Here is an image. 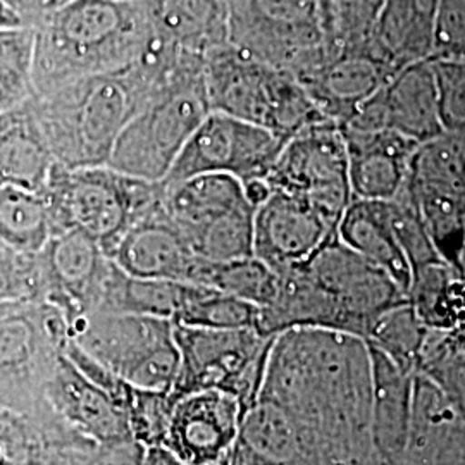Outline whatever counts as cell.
<instances>
[{"label": "cell", "instance_id": "obj_1", "mask_svg": "<svg viewBox=\"0 0 465 465\" xmlns=\"http://www.w3.org/2000/svg\"><path fill=\"white\" fill-rule=\"evenodd\" d=\"M184 55L155 36L134 66L78 78L34 95L30 107L55 164L107 166L121 132Z\"/></svg>", "mask_w": 465, "mask_h": 465}, {"label": "cell", "instance_id": "obj_2", "mask_svg": "<svg viewBox=\"0 0 465 465\" xmlns=\"http://www.w3.org/2000/svg\"><path fill=\"white\" fill-rule=\"evenodd\" d=\"M35 32V95L134 66L155 40L143 2L130 0H71Z\"/></svg>", "mask_w": 465, "mask_h": 465}, {"label": "cell", "instance_id": "obj_3", "mask_svg": "<svg viewBox=\"0 0 465 465\" xmlns=\"http://www.w3.org/2000/svg\"><path fill=\"white\" fill-rule=\"evenodd\" d=\"M202 55H188L121 132L107 166L159 183L209 116Z\"/></svg>", "mask_w": 465, "mask_h": 465}, {"label": "cell", "instance_id": "obj_4", "mask_svg": "<svg viewBox=\"0 0 465 465\" xmlns=\"http://www.w3.org/2000/svg\"><path fill=\"white\" fill-rule=\"evenodd\" d=\"M203 78L211 113L247 121L284 142L330 121L292 73L253 59L232 44L205 54Z\"/></svg>", "mask_w": 465, "mask_h": 465}, {"label": "cell", "instance_id": "obj_5", "mask_svg": "<svg viewBox=\"0 0 465 465\" xmlns=\"http://www.w3.org/2000/svg\"><path fill=\"white\" fill-rule=\"evenodd\" d=\"M42 195L54 234L84 232L111 257L124 232L161 199V182H145L109 166L54 164Z\"/></svg>", "mask_w": 465, "mask_h": 465}, {"label": "cell", "instance_id": "obj_6", "mask_svg": "<svg viewBox=\"0 0 465 465\" xmlns=\"http://www.w3.org/2000/svg\"><path fill=\"white\" fill-rule=\"evenodd\" d=\"M161 205L202 259L223 262L253 255L257 205L232 174L205 173L176 183L161 182Z\"/></svg>", "mask_w": 465, "mask_h": 465}, {"label": "cell", "instance_id": "obj_7", "mask_svg": "<svg viewBox=\"0 0 465 465\" xmlns=\"http://www.w3.org/2000/svg\"><path fill=\"white\" fill-rule=\"evenodd\" d=\"M71 340L134 388L171 393L180 372L174 321L94 312L69 326Z\"/></svg>", "mask_w": 465, "mask_h": 465}, {"label": "cell", "instance_id": "obj_8", "mask_svg": "<svg viewBox=\"0 0 465 465\" xmlns=\"http://www.w3.org/2000/svg\"><path fill=\"white\" fill-rule=\"evenodd\" d=\"M64 316L44 300H28L0 321V407L36 419H59L45 400V384L67 340Z\"/></svg>", "mask_w": 465, "mask_h": 465}, {"label": "cell", "instance_id": "obj_9", "mask_svg": "<svg viewBox=\"0 0 465 465\" xmlns=\"http://www.w3.org/2000/svg\"><path fill=\"white\" fill-rule=\"evenodd\" d=\"M180 372L171 397L217 390L232 395L247 411L259 399L274 336L255 328L216 330L174 322Z\"/></svg>", "mask_w": 465, "mask_h": 465}, {"label": "cell", "instance_id": "obj_10", "mask_svg": "<svg viewBox=\"0 0 465 465\" xmlns=\"http://www.w3.org/2000/svg\"><path fill=\"white\" fill-rule=\"evenodd\" d=\"M228 42L295 78L326 61L322 0H230Z\"/></svg>", "mask_w": 465, "mask_h": 465}, {"label": "cell", "instance_id": "obj_11", "mask_svg": "<svg viewBox=\"0 0 465 465\" xmlns=\"http://www.w3.org/2000/svg\"><path fill=\"white\" fill-rule=\"evenodd\" d=\"M266 183L309 202L338 230L353 200L349 153L338 124L324 121L292 136L267 173Z\"/></svg>", "mask_w": 465, "mask_h": 465}, {"label": "cell", "instance_id": "obj_12", "mask_svg": "<svg viewBox=\"0 0 465 465\" xmlns=\"http://www.w3.org/2000/svg\"><path fill=\"white\" fill-rule=\"evenodd\" d=\"M407 184L441 257L457 269L465 232V134L450 132L419 143Z\"/></svg>", "mask_w": 465, "mask_h": 465}, {"label": "cell", "instance_id": "obj_13", "mask_svg": "<svg viewBox=\"0 0 465 465\" xmlns=\"http://www.w3.org/2000/svg\"><path fill=\"white\" fill-rule=\"evenodd\" d=\"M284 143L280 136L261 126L209 113L163 182L176 183L205 173L232 174L242 183L266 180Z\"/></svg>", "mask_w": 465, "mask_h": 465}, {"label": "cell", "instance_id": "obj_14", "mask_svg": "<svg viewBox=\"0 0 465 465\" xmlns=\"http://www.w3.org/2000/svg\"><path fill=\"white\" fill-rule=\"evenodd\" d=\"M299 266L338 303L345 319V331L364 340L376 317L407 302L397 282L350 249L338 232Z\"/></svg>", "mask_w": 465, "mask_h": 465}, {"label": "cell", "instance_id": "obj_15", "mask_svg": "<svg viewBox=\"0 0 465 465\" xmlns=\"http://www.w3.org/2000/svg\"><path fill=\"white\" fill-rule=\"evenodd\" d=\"M42 300L55 307L69 326L97 312L113 259L84 232H55L36 252Z\"/></svg>", "mask_w": 465, "mask_h": 465}, {"label": "cell", "instance_id": "obj_16", "mask_svg": "<svg viewBox=\"0 0 465 465\" xmlns=\"http://www.w3.org/2000/svg\"><path fill=\"white\" fill-rule=\"evenodd\" d=\"M243 414L238 400L217 390L193 391L174 399L164 447L184 465L228 462Z\"/></svg>", "mask_w": 465, "mask_h": 465}, {"label": "cell", "instance_id": "obj_17", "mask_svg": "<svg viewBox=\"0 0 465 465\" xmlns=\"http://www.w3.org/2000/svg\"><path fill=\"white\" fill-rule=\"evenodd\" d=\"M336 232L309 202L269 188L255 211L253 255L280 274L305 262Z\"/></svg>", "mask_w": 465, "mask_h": 465}, {"label": "cell", "instance_id": "obj_18", "mask_svg": "<svg viewBox=\"0 0 465 465\" xmlns=\"http://www.w3.org/2000/svg\"><path fill=\"white\" fill-rule=\"evenodd\" d=\"M111 259L130 276L195 284L202 257L193 253L159 199L124 232Z\"/></svg>", "mask_w": 465, "mask_h": 465}, {"label": "cell", "instance_id": "obj_19", "mask_svg": "<svg viewBox=\"0 0 465 465\" xmlns=\"http://www.w3.org/2000/svg\"><path fill=\"white\" fill-rule=\"evenodd\" d=\"M45 400L67 428L84 438L97 443L134 440L126 411L84 376L64 351L45 384Z\"/></svg>", "mask_w": 465, "mask_h": 465}, {"label": "cell", "instance_id": "obj_20", "mask_svg": "<svg viewBox=\"0 0 465 465\" xmlns=\"http://www.w3.org/2000/svg\"><path fill=\"white\" fill-rule=\"evenodd\" d=\"M371 355V438L381 465H403L411 432L416 374L384 351Z\"/></svg>", "mask_w": 465, "mask_h": 465}, {"label": "cell", "instance_id": "obj_21", "mask_svg": "<svg viewBox=\"0 0 465 465\" xmlns=\"http://www.w3.org/2000/svg\"><path fill=\"white\" fill-rule=\"evenodd\" d=\"M395 74L369 54H340L299 76L321 114L341 124Z\"/></svg>", "mask_w": 465, "mask_h": 465}, {"label": "cell", "instance_id": "obj_22", "mask_svg": "<svg viewBox=\"0 0 465 465\" xmlns=\"http://www.w3.org/2000/svg\"><path fill=\"white\" fill-rule=\"evenodd\" d=\"M353 199L390 200L407 182L419 143L391 130L343 132Z\"/></svg>", "mask_w": 465, "mask_h": 465}, {"label": "cell", "instance_id": "obj_23", "mask_svg": "<svg viewBox=\"0 0 465 465\" xmlns=\"http://www.w3.org/2000/svg\"><path fill=\"white\" fill-rule=\"evenodd\" d=\"M378 94L386 130L414 143H424L445 132L431 57L401 67Z\"/></svg>", "mask_w": 465, "mask_h": 465}, {"label": "cell", "instance_id": "obj_24", "mask_svg": "<svg viewBox=\"0 0 465 465\" xmlns=\"http://www.w3.org/2000/svg\"><path fill=\"white\" fill-rule=\"evenodd\" d=\"M155 36L173 49L203 55L228 42L230 0H143Z\"/></svg>", "mask_w": 465, "mask_h": 465}, {"label": "cell", "instance_id": "obj_25", "mask_svg": "<svg viewBox=\"0 0 465 465\" xmlns=\"http://www.w3.org/2000/svg\"><path fill=\"white\" fill-rule=\"evenodd\" d=\"M440 0H386L367 54L397 74L401 67L430 59Z\"/></svg>", "mask_w": 465, "mask_h": 465}, {"label": "cell", "instance_id": "obj_26", "mask_svg": "<svg viewBox=\"0 0 465 465\" xmlns=\"http://www.w3.org/2000/svg\"><path fill=\"white\" fill-rule=\"evenodd\" d=\"M55 159L42 134L30 100L0 113V184L42 193Z\"/></svg>", "mask_w": 465, "mask_h": 465}, {"label": "cell", "instance_id": "obj_27", "mask_svg": "<svg viewBox=\"0 0 465 465\" xmlns=\"http://www.w3.org/2000/svg\"><path fill=\"white\" fill-rule=\"evenodd\" d=\"M338 236L350 249L388 272L407 295L412 271L400 247L386 200H351L340 221Z\"/></svg>", "mask_w": 465, "mask_h": 465}, {"label": "cell", "instance_id": "obj_28", "mask_svg": "<svg viewBox=\"0 0 465 465\" xmlns=\"http://www.w3.org/2000/svg\"><path fill=\"white\" fill-rule=\"evenodd\" d=\"M205 286L193 282L136 278L114 264L97 312L164 317L174 321Z\"/></svg>", "mask_w": 465, "mask_h": 465}, {"label": "cell", "instance_id": "obj_29", "mask_svg": "<svg viewBox=\"0 0 465 465\" xmlns=\"http://www.w3.org/2000/svg\"><path fill=\"white\" fill-rule=\"evenodd\" d=\"M407 300L430 330L465 328V278L447 261L412 271Z\"/></svg>", "mask_w": 465, "mask_h": 465}, {"label": "cell", "instance_id": "obj_30", "mask_svg": "<svg viewBox=\"0 0 465 465\" xmlns=\"http://www.w3.org/2000/svg\"><path fill=\"white\" fill-rule=\"evenodd\" d=\"M80 440L84 436L67 428L61 419L45 420L0 407L4 465H49L57 450Z\"/></svg>", "mask_w": 465, "mask_h": 465}, {"label": "cell", "instance_id": "obj_31", "mask_svg": "<svg viewBox=\"0 0 465 465\" xmlns=\"http://www.w3.org/2000/svg\"><path fill=\"white\" fill-rule=\"evenodd\" d=\"M54 236L47 200L26 188L0 184V243L36 253Z\"/></svg>", "mask_w": 465, "mask_h": 465}, {"label": "cell", "instance_id": "obj_32", "mask_svg": "<svg viewBox=\"0 0 465 465\" xmlns=\"http://www.w3.org/2000/svg\"><path fill=\"white\" fill-rule=\"evenodd\" d=\"M195 284L213 288L264 309L276 299L278 274L255 255L223 262L200 259Z\"/></svg>", "mask_w": 465, "mask_h": 465}, {"label": "cell", "instance_id": "obj_33", "mask_svg": "<svg viewBox=\"0 0 465 465\" xmlns=\"http://www.w3.org/2000/svg\"><path fill=\"white\" fill-rule=\"evenodd\" d=\"M386 0H322L326 59L366 54Z\"/></svg>", "mask_w": 465, "mask_h": 465}, {"label": "cell", "instance_id": "obj_34", "mask_svg": "<svg viewBox=\"0 0 465 465\" xmlns=\"http://www.w3.org/2000/svg\"><path fill=\"white\" fill-rule=\"evenodd\" d=\"M35 44L34 26L0 30V113L34 97Z\"/></svg>", "mask_w": 465, "mask_h": 465}, {"label": "cell", "instance_id": "obj_35", "mask_svg": "<svg viewBox=\"0 0 465 465\" xmlns=\"http://www.w3.org/2000/svg\"><path fill=\"white\" fill-rule=\"evenodd\" d=\"M428 330L407 300L372 321L366 341L384 351L399 366L417 374V362Z\"/></svg>", "mask_w": 465, "mask_h": 465}, {"label": "cell", "instance_id": "obj_36", "mask_svg": "<svg viewBox=\"0 0 465 465\" xmlns=\"http://www.w3.org/2000/svg\"><path fill=\"white\" fill-rule=\"evenodd\" d=\"M174 322L216 330H257L259 307L205 286L178 314Z\"/></svg>", "mask_w": 465, "mask_h": 465}, {"label": "cell", "instance_id": "obj_37", "mask_svg": "<svg viewBox=\"0 0 465 465\" xmlns=\"http://www.w3.org/2000/svg\"><path fill=\"white\" fill-rule=\"evenodd\" d=\"M386 202L393 230L399 238L400 247L407 257L411 271L445 261L432 242L431 234L420 217L416 200L412 197L407 182L393 199Z\"/></svg>", "mask_w": 465, "mask_h": 465}, {"label": "cell", "instance_id": "obj_38", "mask_svg": "<svg viewBox=\"0 0 465 465\" xmlns=\"http://www.w3.org/2000/svg\"><path fill=\"white\" fill-rule=\"evenodd\" d=\"M173 411L171 393L130 388L126 416L132 438L143 449L164 445Z\"/></svg>", "mask_w": 465, "mask_h": 465}, {"label": "cell", "instance_id": "obj_39", "mask_svg": "<svg viewBox=\"0 0 465 465\" xmlns=\"http://www.w3.org/2000/svg\"><path fill=\"white\" fill-rule=\"evenodd\" d=\"M0 300H42L36 253H23L0 243Z\"/></svg>", "mask_w": 465, "mask_h": 465}, {"label": "cell", "instance_id": "obj_40", "mask_svg": "<svg viewBox=\"0 0 465 465\" xmlns=\"http://www.w3.org/2000/svg\"><path fill=\"white\" fill-rule=\"evenodd\" d=\"M143 451L134 440L116 443L82 440L59 450L50 465H142Z\"/></svg>", "mask_w": 465, "mask_h": 465}, {"label": "cell", "instance_id": "obj_41", "mask_svg": "<svg viewBox=\"0 0 465 465\" xmlns=\"http://www.w3.org/2000/svg\"><path fill=\"white\" fill-rule=\"evenodd\" d=\"M432 61L445 130L465 134V61Z\"/></svg>", "mask_w": 465, "mask_h": 465}, {"label": "cell", "instance_id": "obj_42", "mask_svg": "<svg viewBox=\"0 0 465 465\" xmlns=\"http://www.w3.org/2000/svg\"><path fill=\"white\" fill-rule=\"evenodd\" d=\"M431 59L465 61V0H440Z\"/></svg>", "mask_w": 465, "mask_h": 465}, {"label": "cell", "instance_id": "obj_43", "mask_svg": "<svg viewBox=\"0 0 465 465\" xmlns=\"http://www.w3.org/2000/svg\"><path fill=\"white\" fill-rule=\"evenodd\" d=\"M420 374L441 390L455 412L465 420V351L450 355Z\"/></svg>", "mask_w": 465, "mask_h": 465}, {"label": "cell", "instance_id": "obj_44", "mask_svg": "<svg viewBox=\"0 0 465 465\" xmlns=\"http://www.w3.org/2000/svg\"><path fill=\"white\" fill-rule=\"evenodd\" d=\"M26 26H36L47 15V0H5Z\"/></svg>", "mask_w": 465, "mask_h": 465}, {"label": "cell", "instance_id": "obj_45", "mask_svg": "<svg viewBox=\"0 0 465 465\" xmlns=\"http://www.w3.org/2000/svg\"><path fill=\"white\" fill-rule=\"evenodd\" d=\"M142 465H184L171 450L164 445L149 447L143 451Z\"/></svg>", "mask_w": 465, "mask_h": 465}, {"label": "cell", "instance_id": "obj_46", "mask_svg": "<svg viewBox=\"0 0 465 465\" xmlns=\"http://www.w3.org/2000/svg\"><path fill=\"white\" fill-rule=\"evenodd\" d=\"M228 465H305L300 459L293 460V462H284V464H278V462H267V460H261L253 455L247 453L245 450L240 449L234 445L232 455H230V464Z\"/></svg>", "mask_w": 465, "mask_h": 465}, {"label": "cell", "instance_id": "obj_47", "mask_svg": "<svg viewBox=\"0 0 465 465\" xmlns=\"http://www.w3.org/2000/svg\"><path fill=\"white\" fill-rule=\"evenodd\" d=\"M19 26H26L25 21L5 0H0V30L19 28Z\"/></svg>", "mask_w": 465, "mask_h": 465}, {"label": "cell", "instance_id": "obj_48", "mask_svg": "<svg viewBox=\"0 0 465 465\" xmlns=\"http://www.w3.org/2000/svg\"><path fill=\"white\" fill-rule=\"evenodd\" d=\"M28 300H0V321L16 312L17 309Z\"/></svg>", "mask_w": 465, "mask_h": 465}, {"label": "cell", "instance_id": "obj_49", "mask_svg": "<svg viewBox=\"0 0 465 465\" xmlns=\"http://www.w3.org/2000/svg\"><path fill=\"white\" fill-rule=\"evenodd\" d=\"M457 271L465 278V232L464 238H462V245L459 250V257H457Z\"/></svg>", "mask_w": 465, "mask_h": 465}, {"label": "cell", "instance_id": "obj_50", "mask_svg": "<svg viewBox=\"0 0 465 465\" xmlns=\"http://www.w3.org/2000/svg\"><path fill=\"white\" fill-rule=\"evenodd\" d=\"M67 2H71V0H47V13L52 9H57V7L64 5Z\"/></svg>", "mask_w": 465, "mask_h": 465}, {"label": "cell", "instance_id": "obj_51", "mask_svg": "<svg viewBox=\"0 0 465 465\" xmlns=\"http://www.w3.org/2000/svg\"><path fill=\"white\" fill-rule=\"evenodd\" d=\"M0 465H4V455H2V450H0Z\"/></svg>", "mask_w": 465, "mask_h": 465}, {"label": "cell", "instance_id": "obj_52", "mask_svg": "<svg viewBox=\"0 0 465 465\" xmlns=\"http://www.w3.org/2000/svg\"><path fill=\"white\" fill-rule=\"evenodd\" d=\"M230 464V460H228V462H223V464H216V465H228Z\"/></svg>", "mask_w": 465, "mask_h": 465}, {"label": "cell", "instance_id": "obj_53", "mask_svg": "<svg viewBox=\"0 0 465 465\" xmlns=\"http://www.w3.org/2000/svg\"><path fill=\"white\" fill-rule=\"evenodd\" d=\"M130 2H143V0H130Z\"/></svg>", "mask_w": 465, "mask_h": 465}]
</instances>
